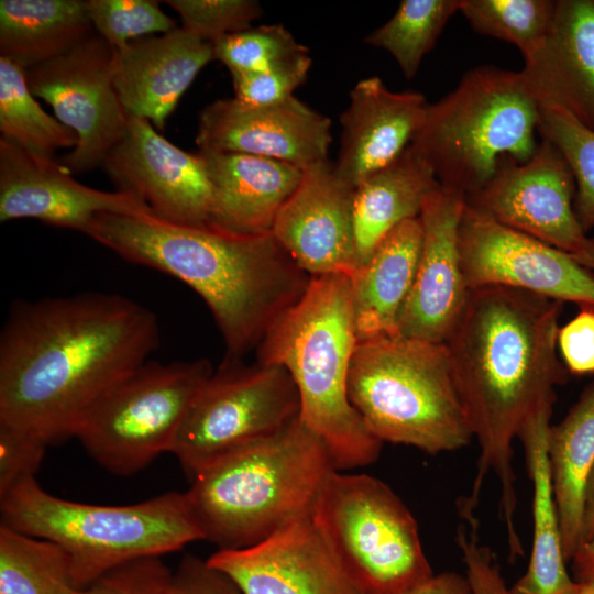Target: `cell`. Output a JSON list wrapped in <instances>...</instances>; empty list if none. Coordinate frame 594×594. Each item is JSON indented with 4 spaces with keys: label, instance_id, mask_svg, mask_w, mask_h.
<instances>
[{
    "label": "cell",
    "instance_id": "1",
    "mask_svg": "<svg viewBox=\"0 0 594 594\" xmlns=\"http://www.w3.org/2000/svg\"><path fill=\"white\" fill-rule=\"evenodd\" d=\"M160 344L155 314L118 294L15 301L0 333V421L48 444L68 437Z\"/></svg>",
    "mask_w": 594,
    "mask_h": 594
},
{
    "label": "cell",
    "instance_id": "2",
    "mask_svg": "<svg viewBox=\"0 0 594 594\" xmlns=\"http://www.w3.org/2000/svg\"><path fill=\"white\" fill-rule=\"evenodd\" d=\"M563 302L528 292L486 286L472 289L446 341L451 369L480 455L472 488L458 502L461 518L475 517L486 475L501 487L499 519L509 556L522 557L516 530L513 442L540 410L553 407L568 380L557 353Z\"/></svg>",
    "mask_w": 594,
    "mask_h": 594
},
{
    "label": "cell",
    "instance_id": "3",
    "mask_svg": "<svg viewBox=\"0 0 594 594\" xmlns=\"http://www.w3.org/2000/svg\"><path fill=\"white\" fill-rule=\"evenodd\" d=\"M86 235L194 289L221 333L224 360H242L256 350L311 280L272 232L180 224L153 213H100Z\"/></svg>",
    "mask_w": 594,
    "mask_h": 594
},
{
    "label": "cell",
    "instance_id": "4",
    "mask_svg": "<svg viewBox=\"0 0 594 594\" xmlns=\"http://www.w3.org/2000/svg\"><path fill=\"white\" fill-rule=\"evenodd\" d=\"M356 343L350 277L327 275L311 277L302 298L256 349V361L280 365L290 374L300 418L321 440L338 471L374 463L383 446L349 399Z\"/></svg>",
    "mask_w": 594,
    "mask_h": 594
},
{
    "label": "cell",
    "instance_id": "5",
    "mask_svg": "<svg viewBox=\"0 0 594 594\" xmlns=\"http://www.w3.org/2000/svg\"><path fill=\"white\" fill-rule=\"evenodd\" d=\"M333 470L299 415L282 431L206 466L185 494L202 540L218 550L243 549L309 515Z\"/></svg>",
    "mask_w": 594,
    "mask_h": 594
},
{
    "label": "cell",
    "instance_id": "6",
    "mask_svg": "<svg viewBox=\"0 0 594 594\" xmlns=\"http://www.w3.org/2000/svg\"><path fill=\"white\" fill-rule=\"evenodd\" d=\"M0 509L2 525L63 549L74 587L124 563L161 558L202 540L185 492L132 505H94L56 497L30 476L0 496Z\"/></svg>",
    "mask_w": 594,
    "mask_h": 594
},
{
    "label": "cell",
    "instance_id": "7",
    "mask_svg": "<svg viewBox=\"0 0 594 594\" xmlns=\"http://www.w3.org/2000/svg\"><path fill=\"white\" fill-rule=\"evenodd\" d=\"M348 394L382 443L439 454L462 449L473 439L444 343L400 334L358 341Z\"/></svg>",
    "mask_w": 594,
    "mask_h": 594
},
{
    "label": "cell",
    "instance_id": "8",
    "mask_svg": "<svg viewBox=\"0 0 594 594\" xmlns=\"http://www.w3.org/2000/svg\"><path fill=\"white\" fill-rule=\"evenodd\" d=\"M538 127L539 102L522 74L479 66L428 105L410 146L441 186L468 198L491 180L503 161L524 163L534 155Z\"/></svg>",
    "mask_w": 594,
    "mask_h": 594
},
{
    "label": "cell",
    "instance_id": "9",
    "mask_svg": "<svg viewBox=\"0 0 594 594\" xmlns=\"http://www.w3.org/2000/svg\"><path fill=\"white\" fill-rule=\"evenodd\" d=\"M310 516L362 594H403L433 575L415 517L376 477L333 470Z\"/></svg>",
    "mask_w": 594,
    "mask_h": 594
},
{
    "label": "cell",
    "instance_id": "10",
    "mask_svg": "<svg viewBox=\"0 0 594 594\" xmlns=\"http://www.w3.org/2000/svg\"><path fill=\"white\" fill-rule=\"evenodd\" d=\"M207 359L146 361L108 388L73 437L108 472L129 476L170 452L196 395L212 374Z\"/></svg>",
    "mask_w": 594,
    "mask_h": 594
},
{
    "label": "cell",
    "instance_id": "11",
    "mask_svg": "<svg viewBox=\"0 0 594 594\" xmlns=\"http://www.w3.org/2000/svg\"><path fill=\"white\" fill-rule=\"evenodd\" d=\"M299 415L298 391L286 369L223 359L196 395L170 453L191 480L223 455L282 431Z\"/></svg>",
    "mask_w": 594,
    "mask_h": 594
},
{
    "label": "cell",
    "instance_id": "12",
    "mask_svg": "<svg viewBox=\"0 0 594 594\" xmlns=\"http://www.w3.org/2000/svg\"><path fill=\"white\" fill-rule=\"evenodd\" d=\"M113 62L114 48L95 33L68 53L25 69L32 95L51 105L56 119L77 135L76 146L61 160L72 174L102 165L127 131Z\"/></svg>",
    "mask_w": 594,
    "mask_h": 594
},
{
    "label": "cell",
    "instance_id": "13",
    "mask_svg": "<svg viewBox=\"0 0 594 594\" xmlns=\"http://www.w3.org/2000/svg\"><path fill=\"white\" fill-rule=\"evenodd\" d=\"M459 250L470 290L503 286L594 308V273L570 253L506 227L465 204Z\"/></svg>",
    "mask_w": 594,
    "mask_h": 594
},
{
    "label": "cell",
    "instance_id": "14",
    "mask_svg": "<svg viewBox=\"0 0 594 594\" xmlns=\"http://www.w3.org/2000/svg\"><path fill=\"white\" fill-rule=\"evenodd\" d=\"M575 190L568 162L541 136L527 162L503 161L491 180L465 199L499 223L575 255L590 241L574 211Z\"/></svg>",
    "mask_w": 594,
    "mask_h": 594
},
{
    "label": "cell",
    "instance_id": "15",
    "mask_svg": "<svg viewBox=\"0 0 594 594\" xmlns=\"http://www.w3.org/2000/svg\"><path fill=\"white\" fill-rule=\"evenodd\" d=\"M102 165L118 190L140 197L155 217L211 223L212 188L202 155L177 147L148 120L129 117L123 138Z\"/></svg>",
    "mask_w": 594,
    "mask_h": 594
},
{
    "label": "cell",
    "instance_id": "16",
    "mask_svg": "<svg viewBox=\"0 0 594 594\" xmlns=\"http://www.w3.org/2000/svg\"><path fill=\"white\" fill-rule=\"evenodd\" d=\"M465 204L463 194L441 185L424 200L416 276L397 324L403 337L446 343L465 308L470 289L459 250Z\"/></svg>",
    "mask_w": 594,
    "mask_h": 594
},
{
    "label": "cell",
    "instance_id": "17",
    "mask_svg": "<svg viewBox=\"0 0 594 594\" xmlns=\"http://www.w3.org/2000/svg\"><path fill=\"white\" fill-rule=\"evenodd\" d=\"M331 120L295 96L254 107L218 99L199 114L196 144L202 153H241L299 168L328 160Z\"/></svg>",
    "mask_w": 594,
    "mask_h": 594
},
{
    "label": "cell",
    "instance_id": "18",
    "mask_svg": "<svg viewBox=\"0 0 594 594\" xmlns=\"http://www.w3.org/2000/svg\"><path fill=\"white\" fill-rule=\"evenodd\" d=\"M207 562L242 594H362L310 514L251 547L217 550Z\"/></svg>",
    "mask_w": 594,
    "mask_h": 594
},
{
    "label": "cell",
    "instance_id": "19",
    "mask_svg": "<svg viewBox=\"0 0 594 594\" xmlns=\"http://www.w3.org/2000/svg\"><path fill=\"white\" fill-rule=\"evenodd\" d=\"M100 213H152L136 195L78 183L53 157L0 138V221L36 219L86 234Z\"/></svg>",
    "mask_w": 594,
    "mask_h": 594
},
{
    "label": "cell",
    "instance_id": "20",
    "mask_svg": "<svg viewBox=\"0 0 594 594\" xmlns=\"http://www.w3.org/2000/svg\"><path fill=\"white\" fill-rule=\"evenodd\" d=\"M354 187L328 160L302 168L301 178L280 208L272 233L311 277L356 270L353 228Z\"/></svg>",
    "mask_w": 594,
    "mask_h": 594
},
{
    "label": "cell",
    "instance_id": "21",
    "mask_svg": "<svg viewBox=\"0 0 594 594\" xmlns=\"http://www.w3.org/2000/svg\"><path fill=\"white\" fill-rule=\"evenodd\" d=\"M215 59L213 44L177 28L114 48L113 81L129 117L162 131L199 72Z\"/></svg>",
    "mask_w": 594,
    "mask_h": 594
},
{
    "label": "cell",
    "instance_id": "22",
    "mask_svg": "<svg viewBox=\"0 0 594 594\" xmlns=\"http://www.w3.org/2000/svg\"><path fill=\"white\" fill-rule=\"evenodd\" d=\"M428 105L421 92L393 91L377 76L358 81L340 116L339 177L355 188L398 158L422 125Z\"/></svg>",
    "mask_w": 594,
    "mask_h": 594
},
{
    "label": "cell",
    "instance_id": "23",
    "mask_svg": "<svg viewBox=\"0 0 594 594\" xmlns=\"http://www.w3.org/2000/svg\"><path fill=\"white\" fill-rule=\"evenodd\" d=\"M524 61L520 73L538 102L594 130V0H556L547 36Z\"/></svg>",
    "mask_w": 594,
    "mask_h": 594
},
{
    "label": "cell",
    "instance_id": "24",
    "mask_svg": "<svg viewBox=\"0 0 594 594\" xmlns=\"http://www.w3.org/2000/svg\"><path fill=\"white\" fill-rule=\"evenodd\" d=\"M212 188L211 223L238 233L272 232L296 189L302 169L277 160L241 153H202Z\"/></svg>",
    "mask_w": 594,
    "mask_h": 594
},
{
    "label": "cell",
    "instance_id": "25",
    "mask_svg": "<svg viewBox=\"0 0 594 594\" xmlns=\"http://www.w3.org/2000/svg\"><path fill=\"white\" fill-rule=\"evenodd\" d=\"M422 241L418 218L396 227L350 277L358 341L397 333Z\"/></svg>",
    "mask_w": 594,
    "mask_h": 594
},
{
    "label": "cell",
    "instance_id": "26",
    "mask_svg": "<svg viewBox=\"0 0 594 594\" xmlns=\"http://www.w3.org/2000/svg\"><path fill=\"white\" fill-rule=\"evenodd\" d=\"M552 411L553 407L540 410L518 435L532 484L534 530L529 564L510 594H570L575 584L566 568L551 487L547 448Z\"/></svg>",
    "mask_w": 594,
    "mask_h": 594
},
{
    "label": "cell",
    "instance_id": "27",
    "mask_svg": "<svg viewBox=\"0 0 594 594\" xmlns=\"http://www.w3.org/2000/svg\"><path fill=\"white\" fill-rule=\"evenodd\" d=\"M439 185L410 145L393 163L360 183L353 196L356 266L366 263L396 227L418 218L425 198Z\"/></svg>",
    "mask_w": 594,
    "mask_h": 594
},
{
    "label": "cell",
    "instance_id": "28",
    "mask_svg": "<svg viewBox=\"0 0 594 594\" xmlns=\"http://www.w3.org/2000/svg\"><path fill=\"white\" fill-rule=\"evenodd\" d=\"M548 461L565 561L583 544L585 495L594 468V382L564 418L550 426Z\"/></svg>",
    "mask_w": 594,
    "mask_h": 594
},
{
    "label": "cell",
    "instance_id": "29",
    "mask_svg": "<svg viewBox=\"0 0 594 594\" xmlns=\"http://www.w3.org/2000/svg\"><path fill=\"white\" fill-rule=\"evenodd\" d=\"M95 33L86 1H0V57L23 69L68 53Z\"/></svg>",
    "mask_w": 594,
    "mask_h": 594
},
{
    "label": "cell",
    "instance_id": "30",
    "mask_svg": "<svg viewBox=\"0 0 594 594\" xmlns=\"http://www.w3.org/2000/svg\"><path fill=\"white\" fill-rule=\"evenodd\" d=\"M0 132L1 139L18 147L48 157L77 144L76 133L34 99L25 69L4 57H0Z\"/></svg>",
    "mask_w": 594,
    "mask_h": 594
},
{
    "label": "cell",
    "instance_id": "31",
    "mask_svg": "<svg viewBox=\"0 0 594 594\" xmlns=\"http://www.w3.org/2000/svg\"><path fill=\"white\" fill-rule=\"evenodd\" d=\"M70 586L61 547L0 525V594H62Z\"/></svg>",
    "mask_w": 594,
    "mask_h": 594
},
{
    "label": "cell",
    "instance_id": "32",
    "mask_svg": "<svg viewBox=\"0 0 594 594\" xmlns=\"http://www.w3.org/2000/svg\"><path fill=\"white\" fill-rule=\"evenodd\" d=\"M460 7L461 0H403L393 16L364 42L388 52L404 77L411 79Z\"/></svg>",
    "mask_w": 594,
    "mask_h": 594
},
{
    "label": "cell",
    "instance_id": "33",
    "mask_svg": "<svg viewBox=\"0 0 594 594\" xmlns=\"http://www.w3.org/2000/svg\"><path fill=\"white\" fill-rule=\"evenodd\" d=\"M556 0H461L460 13L483 35L514 44L527 57L550 29Z\"/></svg>",
    "mask_w": 594,
    "mask_h": 594
},
{
    "label": "cell",
    "instance_id": "34",
    "mask_svg": "<svg viewBox=\"0 0 594 594\" xmlns=\"http://www.w3.org/2000/svg\"><path fill=\"white\" fill-rule=\"evenodd\" d=\"M538 132L560 151L574 175V211L587 232L594 228V130L563 108L539 102Z\"/></svg>",
    "mask_w": 594,
    "mask_h": 594
},
{
    "label": "cell",
    "instance_id": "35",
    "mask_svg": "<svg viewBox=\"0 0 594 594\" xmlns=\"http://www.w3.org/2000/svg\"><path fill=\"white\" fill-rule=\"evenodd\" d=\"M308 53L283 24L251 26L213 43L215 59L231 76L266 70L284 61Z\"/></svg>",
    "mask_w": 594,
    "mask_h": 594
},
{
    "label": "cell",
    "instance_id": "36",
    "mask_svg": "<svg viewBox=\"0 0 594 594\" xmlns=\"http://www.w3.org/2000/svg\"><path fill=\"white\" fill-rule=\"evenodd\" d=\"M86 6L97 34L116 50L133 40L178 28L176 21L161 10L158 1L88 0Z\"/></svg>",
    "mask_w": 594,
    "mask_h": 594
},
{
    "label": "cell",
    "instance_id": "37",
    "mask_svg": "<svg viewBox=\"0 0 594 594\" xmlns=\"http://www.w3.org/2000/svg\"><path fill=\"white\" fill-rule=\"evenodd\" d=\"M165 3L179 14L184 29L212 44L250 29L262 15L261 6L254 0H167Z\"/></svg>",
    "mask_w": 594,
    "mask_h": 594
},
{
    "label": "cell",
    "instance_id": "38",
    "mask_svg": "<svg viewBox=\"0 0 594 594\" xmlns=\"http://www.w3.org/2000/svg\"><path fill=\"white\" fill-rule=\"evenodd\" d=\"M311 63L308 52L263 72L231 76L233 98L254 107L279 103L293 97L294 91L306 81Z\"/></svg>",
    "mask_w": 594,
    "mask_h": 594
},
{
    "label": "cell",
    "instance_id": "39",
    "mask_svg": "<svg viewBox=\"0 0 594 594\" xmlns=\"http://www.w3.org/2000/svg\"><path fill=\"white\" fill-rule=\"evenodd\" d=\"M172 572L161 558L124 563L85 587L70 586L62 594H163Z\"/></svg>",
    "mask_w": 594,
    "mask_h": 594
},
{
    "label": "cell",
    "instance_id": "40",
    "mask_svg": "<svg viewBox=\"0 0 594 594\" xmlns=\"http://www.w3.org/2000/svg\"><path fill=\"white\" fill-rule=\"evenodd\" d=\"M47 446L37 435L0 421V496L35 475Z\"/></svg>",
    "mask_w": 594,
    "mask_h": 594
},
{
    "label": "cell",
    "instance_id": "41",
    "mask_svg": "<svg viewBox=\"0 0 594 594\" xmlns=\"http://www.w3.org/2000/svg\"><path fill=\"white\" fill-rule=\"evenodd\" d=\"M477 519L462 520L457 530L460 549L473 594H510L491 549L479 537Z\"/></svg>",
    "mask_w": 594,
    "mask_h": 594
},
{
    "label": "cell",
    "instance_id": "42",
    "mask_svg": "<svg viewBox=\"0 0 594 594\" xmlns=\"http://www.w3.org/2000/svg\"><path fill=\"white\" fill-rule=\"evenodd\" d=\"M557 348L569 373H594V308L580 307L579 312L559 327Z\"/></svg>",
    "mask_w": 594,
    "mask_h": 594
},
{
    "label": "cell",
    "instance_id": "43",
    "mask_svg": "<svg viewBox=\"0 0 594 594\" xmlns=\"http://www.w3.org/2000/svg\"><path fill=\"white\" fill-rule=\"evenodd\" d=\"M163 594H242L239 587L207 560L186 554L172 572Z\"/></svg>",
    "mask_w": 594,
    "mask_h": 594
},
{
    "label": "cell",
    "instance_id": "44",
    "mask_svg": "<svg viewBox=\"0 0 594 594\" xmlns=\"http://www.w3.org/2000/svg\"><path fill=\"white\" fill-rule=\"evenodd\" d=\"M403 594H473L468 578L453 571L432 575Z\"/></svg>",
    "mask_w": 594,
    "mask_h": 594
},
{
    "label": "cell",
    "instance_id": "45",
    "mask_svg": "<svg viewBox=\"0 0 594 594\" xmlns=\"http://www.w3.org/2000/svg\"><path fill=\"white\" fill-rule=\"evenodd\" d=\"M574 581L594 579V539L584 543L569 562Z\"/></svg>",
    "mask_w": 594,
    "mask_h": 594
},
{
    "label": "cell",
    "instance_id": "46",
    "mask_svg": "<svg viewBox=\"0 0 594 594\" xmlns=\"http://www.w3.org/2000/svg\"><path fill=\"white\" fill-rule=\"evenodd\" d=\"M593 539H594V468L590 475L587 487H586L584 519H583V544Z\"/></svg>",
    "mask_w": 594,
    "mask_h": 594
},
{
    "label": "cell",
    "instance_id": "47",
    "mask_svg": "<svg viewBox=\"0 0 594 594\" xmlns=\"http://www.w3.org/2000/svg\"><path fill=\"white\" fill-rule=\"evenodd\" d=\"M581 265L594 271V239H590L587 245L580 253L572 255Z\"/></svg>",
    "mask_w": 594,
    "mask_h": 594
},
{
    "label": "cell",
    "instance_id": "48",
    "mask_svg": "<svg viewBox=\"0 0 594 594\" xmlns=\"http://www.w3.org/2000/svg\"><path fill=\"white\" fill-rule=\"evenodd\" d=\"M570 594H594V579L587 581H575Z\"/></svg>",
    "mask_w": 594,
    "mask_h": 594
}]
</instances>
